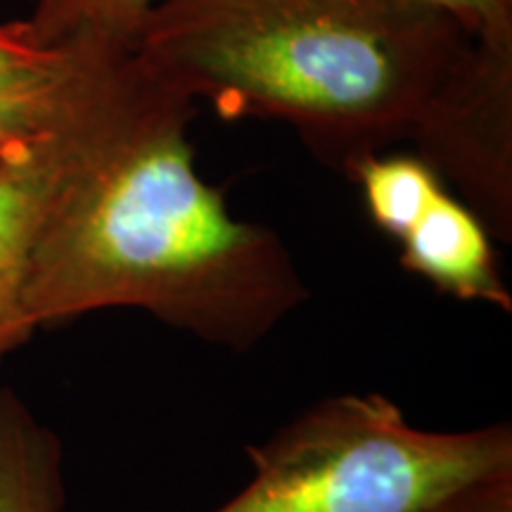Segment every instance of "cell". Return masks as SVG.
Wrapping results in <instances>:
<instances>
[{
	"mask_svg": "<svg viewBox=\"0 0 512 512\" xmlns=\"http://www.w3.org/2000/svg\"><path fill=\"white\" fill-rule=\"evenodd\" d=\"M192 112L195 102L143 69L79 145L31 261V328L138 309L247 351L306 302L280 235L235 219L197 174Z\"/></svg>",
	"mask_w": 512,
	"mask_h": 512,
	"instance_id": "6da1fadb",
	"label": "cell"
},
{
	"mask_svg": "<svg viewBox=\"0 0 512 512\" xmlns=\"http://www.w3.org/2000/svg\"><path fill=\"white\" fill-rule=\"evenodd\" d=\"M472 38L413 0H157L133 55L192 102L283 121L351 176L415 136Z\"/></svg>",
	"mask_w": 512,
	"mask_h": 512,
	"instance_id": "7a4b0ae2",
	"label": "cell"
},
{
	"mask_svg": "<svg viewBox=\"0 0 512 512\" xmlns=\"http://www.w3.org/2000/svg\"><path fill=\"white\" fill-rule=\"evenodd\" d=\"M249 460L252 479L211 512H430L512 470V427L420 430L387 396L344 394L306 408Z\"/></svg>",
	"mask_w": 512,
	"mask_h": 512,
	"instance_id": "3957f363",
	"label": "cell"
},
{
	"mask_svg": "<svg viewBox=\"0 0 512 512\" xmlns=\"http://www.w3.org/2000/svg\"><path fill=\"white\" fill-rule=\"evenodd\" d=\"M411 143L491 238L512 240V41L472 38Z\"/></svg>",
	"mask_w": 512,
	"mask_h": 512,
	"instance_id": "277c9868",
	"label": "cell"
},
{
	"mask_svg": "<svg viewBox=\"0 0 512 512\" xmlns=\"http://www.w3.org/2000/svg\"><path fill=\"white\" fill-rule=\"evenodd\" d=\"M136 72L133 50L95 41L43 43L24 19L0 24V159L81 131Z\"/></svg>",
	"mask_w": 512,
	"mask_h": 512,
	"instance_id": "5b68a950",
	"label": "cell"
},
{
	"mask_svg": "<svg viewBox=\"0 0 512 512\" xmlns=\"http://www.w3.org/2000/svg\"><path fill=\"white\" fill-rule=\"evenodd\" d=\"M131 83L81 131L19 147L0 159V358L36 332L27 316V285L41 230L79 145L131 91Z\"/></svg>",
	"mask_w": 512,
	"mask_h": 512,
	"instance_id": "8992f818",
	"label": "cell"
},
{
	"mask_svg": "<svg viewBox=\"0 0 512 512\" xmlns=\"http://www.w3.org/2000/svg\"><path fill=\"white\" fill-rule=\"evenodd\" d=\"M401 264L439 292L460 302H482L512 311V297L498 271L491 233L482 219L448 188L399 238Z\"/></svg>",
	"mask_w": 512,
	"mask_h": 512,
	"instance_id": "52a82bcc",
	"label": "cell"
},
{
	"mask_svg": "<svg viewBox=\"0 0 512 512\" xmlns=\"http://www.w3.org/2000/svg\"><path fill=\"white\" fill-rule=\"evenodd\" d=\"M62 465L57 434L0 382V512H64Z\"/></svg>",
	"mask_w": 512,
	"mask_h": 512,
	"instance_id": "ba28073f",
	"label": "cell"
},
{
	"mask_svg": "<svg viewBox=\"0 0 512 512\" xmlns=\"http://www.w3.org/2000/svg\"><path fill=\"white\" fill-rule=\"evenodd\" d=\"M351 178L361 185L363 202L375 228L399 240L430 202L446 188L441 176L418 155H373Z\"/></svg>",
	"mask_w": 512,
	"mask_h": 512,
	"instance_id": "9c48e42d",
	"label": "cell"
},
{
	"mask_svg": "<svg viewBox=\"0 0 512 512\" xmlns=\"http://www.w3.org/2000/svg\"><path fill=\"white\" fill-rule=\"evenodd\" d=\"M157 0H34L27 27L43 43L95 41L133 50L138 29Z\"/></svg>",
	"mask_w": 512,
	"mask_h": 512,
	"instance_id": "30bf717a",
	"label": "cell"
},
{
	"mask_svg": "<svg viewBox=\"0 0 512 512\" xmlns=\"http://www.w3.org/2000/svg\"><path fill=\"white\" fill-rule=\"evenodd\" d=\"M458 19L482 41H512V0H413Z\"/></svg>",
	"mask_w": 512,
	"mask_h": 512,
	"instance_id": "8fae6325",
	"label": "cell"
},
{
	"mask_svg": "<svg viewBox=\"0 0 512 512\" xmlns=\"http://www.w3.org/2000/svg\"><path fill=\"white\" fill-rule=\"evenodd\" d=\"M430 512H512V470L496 472L453 491Z\"/></svg>",
	"mask_w": 512,
	"mask_h": 512,
	"instance_id": "7c38bea8",
	"label": "cell"
}]
</instances>
